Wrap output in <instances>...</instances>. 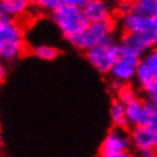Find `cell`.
I'll return each instance as SVG.
<instances>
[{"label": "cell", "instance_id": "6da1fadb", "mask_svg": "<svg viewBox=\"0 0 157 157\" xmlns=\"http://www.w3.org/2000/svg\"><path fill=\"white\" fill-rule=\"evenodd\" d=\"M24 38L22 29L14 18L0 14V57L4 60H14L23 54Z\"/></svg>", "mask_w": 157, "mask_h": 157}, {"label": "cell", "instance_id": "7a4b0ae2", "mask_svg": "<svg viewBox=\"0 0 157 157\" xmlns=\"http://www.w3.org/2000/svg\"><path fill=\"white\" fill-rule=\"evenodd\" d=\"M52 21L63 36L70 41L90 24L83 8L75 6H63L58 8L52 13Z\"/></svg>", "mask_w": 157, "mask_h": 157}, {"label": "cell", "instance_id": "3957f363", "mask_svg": "<svg viewBox=\"0 0 157 157\" xmlns=\"http://www.w3.org/2000/svg\"><path fill=\"white\" fill-rule=\"evenodd\" d=\"M114 30L112 18L104 22L90 23L81 33L71 40V43L80 50H89L90 48L110 40V34Z\"/></svg>", "mask_w": 157, "mask_h": 157}, {"label": "cell", "instance_id": "277c9868", "mask_svg": "<svg viewBox=\"0 0 157 157\" xmlns=\"http://www.w3.org/2000/svg\"><path fill=\"white\" fill-rule=\"evenodd\" d=\"M122 25L125 32L139 36L147 48H153L157 44V21L154 17L132 13L122 17Z\"/></svg>", "mask_w": 157, "mask_h": 157}, {"label": "cell", "instance_id": "5b68a950", "mask_svg": "<svg viewBox=\"0 0 157 157\" xmlns=\"http://www.w3.org/2000/svg\"><path fill=\"white\" fill-rule=\"evenodd\" d=\"M113 44L112 39L97 44L86 51V57L94 68L100 73H109L114 65L113 57Z\"/></svg>", "mask_w": 157, "mask_h": 157}, {"label": "cell", "instance_id": "8992f818", "mask_svg": "<svg viewBox=\"0 0 157 157\" xmlns=\"http://www.w3.org/2000/svg\"><path fill=\"white\" fill-rule=\"evenodd\" d=\"M131 144V134L128 133L124 129L113 128L107 133L100 146V156L128 151Z\"/></svg>", "mask_w": 157, "mask_h": 157}, {"label": "cell", "instance_id": "52a82bcc", "mask_svg": "<svg viewBox=\"0 0 157 157\" xmlns=\"http://www.w3.org/2000/svg\"><path fill=\"white\" fill-rule=\"evenodd\" d=\"M131 140L137 149L157 150V131L144 125L134 126L131 132Z\"/></svg>", "mask_w": 157, "mask_h": 157}, {"label": "cell", "instance_id": "ba28073f", "mask_svg": "<svg viewBox=\"0 0 157 157\" xmlns=\"http://www.w3.org/2000/svg\"><path fill=\"white\" fill-rule=\"evenodd\" d=\"M83 12L90 23L104 22L110 18V10L104 0H88L83 6Z\"/></svg>", "mask_w": 157, "mask_h": 157}, {"label": "cell", "instance_id": "9c48e42d", "mask_svg": "<svg viewBox=\"0 0 157 157\" xmlns=\"http://www.w3.org/2000/svg\"><path fill=\"white\" fill-rule=\"evenodd\" d=\"M113 57H114V64H128V65L137 67L141 62L140 56H138L136 52H133L123 43L113 44Z\"/></svg>", "mask_w": 157, "mask_h": 157}, {"label": "cell", "instance_id": "30bf717a", "mask_svg": "<svg viewBox=\"0 0 157 157\" xmlns=\"http://www.w3.org/2000/svg\"><path fill=\"white\" fill-rule=\"evenodd\" d=\"M109 115L114 128L125 129V128H128L130 125L129 122H128V118H126L125 105L120 101L118 99H114L110 104Z\"/></svg>", "mask_w": 157, "mask_h": 157}, {"label": "cell", "instance_id": "8fae6325", "mask_svg": "<svg viewBox=\"0 0 157 157\" xmlns=\"http://www.w3.org/2000/svg\"><path fill=\"white\" fill-rule=\"evenodd\" d=\"M30 0H1L0 14H6L10 17L23 15L29 7Z\"/></svg>", "mask_w": 157, "mask_h": 157}, {"label": "cell", "instance_id": "7c38bea8", "mask_svg": "<svg viewBox=\"0 0 157 157\" xmlns=\"http://www.w3.org/2000/svg\"><path fill=\"white\" fill-rule=\"evenodd\" d=\"M139 125L148 126L157 131V105L151 100L144 101V108Z\"/></svg>", "mask_w": 157, "mask_h": 157}, {"label": "cell", "instance_id": "4fadbf2b", "mask_svg": "<svg viewBox=\"0 0 157 157\" xmlns=\"http://www.w3.org/2000/svg\"><path fill=\"white\" fill-rule=\"evenodd\" d=\"M109 73L114 78V80H117L120 82L124 83L132 80L136 76L137 67L132 66V65H128V64L117 63L113 65Z\"/></svg>", "mask_w": 157, "mask_h": 157}, {"label": "cell", "instance_id": "5bb4252c", "mask_svg": "<svg viewBox=\"0 0 157 157\" xmlns=\"http://www.w3.org/2000/svg\"><path fill=\"white\" fill-rule=\"evenodd\" d=\"M86 2L88 0H41L39 6L46 10L54 13L63 6H75V7L83 8Z\"/></svg>", "mask_w": 157, "mask_h": 157}, {"label": "cell", "instance_id": "9a60e30c", "mask_svg": "<svg viewBox=\"0 0 157 157\" xmlns=\"http://www.w3.org/2000/svg\"><path fill=\"white\" fill-rule=\"evenodd\" d=\"M137 81L139 83V86H141L145 91L149 89V86L153 84V82L157 78V76L154 74L153 72L150 71L148 67L146 66L145 64L140 62L139 65L137 66V74H136Z\"/></svg>", "mask_w": 157, "mask_h": 157}, {"label": "cell", "instance_id": "2e32d148", "mask_svg": "<svg viewBox=\"0 0 157 157\" xmlns=\"http://www.w3.org/2000/svg\"><path fill=\"white\" fill-rule=\"evenodd\" d=\"M133 13L146 17H154L157 13V0H134Z\"/></svg>", "mask_w": 157, "mask_h": 157}, {"label": "cell", "instance_id": "e0dca14e", "mask_svg": "<svg viewBox=\"0 0 157 157\" xmlns=\"http://www.w3.org/2000/svg\"><path fill=\"white\" fill-rule=\"evenodd\" d=\"M142 108H144V101H141L140 99H137V100L125 105L126 118H128L130 125H139L142 114Z\"/></svg>", "mask_w": 157, "mask_h": 157}, {"label": "cell", "instance_id": "ac0fdd59", "mask_svg": "<svg viewBox=\"0 0 157 157\" xmlns=\"http://www.w3.org/2000/svg\"><path fill=\"white\" fill-rule=\"evenodd\" d=\"M122 43H123V44H125L126 47L129 48V49H131L133 52H136L138 56L144 55V54H145V51L148 49L139 36H136V34H133V33H129V32H125V34L123 36Z\"/></svg>", "mask_w": 157, "mask_h": 157}, {"label": "cell", "instance_id": "d6986e66", "mask_svg": "<svg viewBox=\"0 0 157 157\" xmlns=\"http://www.w3.org/2000/svg\"><path fill=\"white\" fill-rule=\"evenodd\" d=\"M34 55L38 57L39 59H42V60H54L55 58H57V56L59 55V51L57 48L52 47V46H47V44H40V46H36L34 48Z\"/></svg>", "mask_w": 157, "mask_h": 157}, {"label": "cell", "instance_id": "ffe728a7", "mask_svg": "<svg viewBox=\"0 0 157 157\" xmlns=\"http://www.w3.org/2000/svg\"><path fill=\"white\" fill-rule=\"evenodd\" d=\"M117 96H118V100L121 102H123L124 105H128V104H130V102H132L138 99L136 91L130 86H125V84H123L121 89L117 91Z\"/></svg>", "mask_w": 157, "mask_h": 157}, {"label": "cell", "instance_id": "44dd1931", "mask_svg": "<svg viewBox=\"0 0 157 157\" xmlns=\"http://www.w3.org/2000/svg\"><path fill=\"white\" fill-rule=\"evenodd\" d=\"M142 63L157 76V49H153L142 58Z\"/></svg>", "mask_w": 157, "mask_h": 157}, {"label": "cell", "instance_id": "7402d4cb", "mask_svg": "<svg viewBox=\"0 0 157 157\" xmlns=\"http://www.w3.org/2000/svg\"><path fill=\"white\" fill-rule=\"evenodd\" d=\"M116 12L121 17H125V16L130 15L133 13V2H118L117 8H116Z\"/></svg>", "mask_w": 157, "mask_h": 157}, {"label": "cell", "instance_id": "603a6c76", "mask_svg": "<svg viewBox=\"0 0 157 157\" xmlns=\"http://www.w3.org/2000/svg\"><path fill=\"white\" fill-rule=\"evenodd\" d=\"M148 97H149V100H151L153 102H155L157 105V78L153 82V84L149 86V89L146 91Z\"/></svg>", "mask_w": 157, "mask_h": 157}, {"label": "cell", "instance_id": "cb8c5ba5", "mask_svg": "<svg viewBox=\"0 0 157 157\" xmlns=\"http://www.w3.org/2000/svg\"><path fill=\"white\" fill-rule=\"evenodd\" d=\"M138 150V157H155L157 154V150L155 149H137Z\"/></svg>", "mask_w": 157, "mask_h": 157}, {"label": "cell", "instance_id": "d4e9b609", "mask_svg": "<svg viewBox=\"0 0 157 157\" xmlns=\"http://www.w3.org/2000/svg\"><path fill=\"white\" fill-rule=\"evenodd\" d=\"M100 157H131L128 151H124V153H117V154H109V155H101Z\"/></svg>", "mask_w": 157, "mask_h": 157}, {"label": "cell", "instance_id": "484cf974", "mask_svg": "<svg viewBox=\"0 0 157 157\" xmlns=\"http://www.w3.org/2000/svg\"><path fill=\"white\" fill-rule=\"evenodd\" d=\"M4 74H5V68L1 66V68H0V75H1V80L4 78Z\"/></svg>", "mask_w": 157, "mask_h": 157}, {"label": "cell", "instance_id": "4316f807", "mask_svg": "<svg viewBox=\"0 0 157 157\" xmlns=\"http://www.w3.org/2000/svg\"><path fill=\"white\" fill-rule=\"evenodd\" d=\"M40 1H41V0H30V4H36V5H39Z\"/></svg>", "mask_w": 157, "mask_h": 157}, {"label": "cell", "instance_id": "83f0119b", "mask_svg": "<svg viewBox=\"0 0 157 157\" xmlns=\"http://www.w3.org/2000/svg\"><path fill=\"white\" fill-rule=\"evenodd\" d=\"M115 1H117V2H125V1H129V2H133L134 0H115Z\"/></svg>", "mask_w": 157, "mask_h": 157}, {"label": "cell", "instance_id": "f1b7e54d", "mask_svg": "<svg viewBox=\"0 0 157 157\" xmlns=\"http://www.w3.org/2000/svg\"><path fill=\"white\" fill-rule=\"evenodd\" d=\"M154 18H155V20H156V21H157V13H156V15L154 16Z\"/></svg>", "mask_w": 157, "mask_h": 157}, {"label": "cell", "instance_id": "f546056e", "mask_svg": "<svg viewBox=\"0 0 157 157\" xmlns=\"http://www.w3.org/2000/svg\"><path fill=\"white\" fill-rule=\"evenodd\" d=\"M155 157H157V154H156V156H155Z\"/></svg>", "mask_w": 157, "mask_h": 157}, {"label": "cell", "instance_id": "4dcf8cb0", "mask_svg": "<svg viewBox=\"0 0 157 157\" xmlns=\"http://www.w3.org/2000/svg\"><path fill=\"white\" fill-rule=\"evenodd\" d=\"M131 157H132V156H131Z\"/></svg>", "mask_w": 157, "mask_h": 157}]
</instances>
